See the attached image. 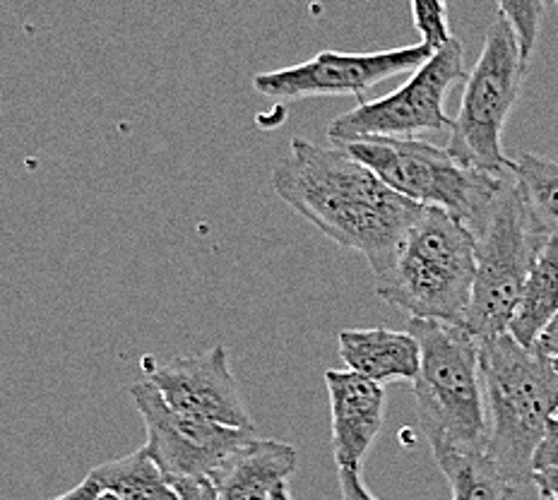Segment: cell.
<instances>
[{
	"label": "cell",
	"instance_id": "obj_13",
	"mask_svg": "<svg viewBox=\"0 0 558 500\" xmlns=\"http://www.w3.org/2000/svg\"><path fill=\"white\" fill-rule=\"evenodd\" d=\"M296 464L299 452L289 443L251 436L213 479L217 500H267Z\"/></svg>",
	"mask_w": 558,
	"mask_h": 500
},
{
	"label": "cell",
	"instance_id": "obj_21",
	"mask_svg": "<svg viewBox=\"0 0 558 500\" xmlns=\"http://www.w3.org/2000/svg\"><path fill=\"white\" fill-rule=\"evenodd\" d=\"M554 467H558V418H551V422L546 424L544 438L539 440L537 450H534L532 474L542 469H554Z\"/></svg>",
	"mask_w": 558,
	"mask_h": 500
},
{
	"label": "cell",
	"instance_id": "obj_31",
	"mask_svg": "<svg viewBox=\"0 0 558 500\" xmlns=\"http://www.w3.org/2000/svg\"><path fill=\"white\" fill-rule=\"evenodd\" d=\"M554 418H558V406H556V414H554Z\"/></svg>",
	"mask_w": 558,
	"mask_h": 500
},
{
	"label": "cell",
	"instance_id": "obj_12",
	"mask_svg": "<svg viewBox=\"0 0 558 500\" xmlns=\"http://www.w3.org/2000/svg\"><path fill=\"white\" fill-rule=\"evenodd\" d=\"M325 386L330 394L337 469L362 472L368 450L386 424V390L352 370H328Z\"/></svg>",
	"mask_w": 558,
	"mask_h": 500
},
{
	"label": "cell",
	"instance_id": "obj_20",
	"mask_svg": "<svg viewBox=\"0 0 558 500\" xmlns=\"http://www.w3.org/2000/svg\"><path fill=\"white\" fill-rule=\"evenodd\" d=\"M410 3L414 27L422 37V44H426L432 51L446 46L452 39L446 0H410Z\"/></svg>",
	"mask_w": 558,
	"mask_h": 500
},
{
	"label": "cell",
	"instance_id": "obj_22",
	"mask_svg": "<svg viewBox=\"0 0 558 500\" xmlns=\"http://www.w3.org/2000/svg\"><path fill=\"white\" fill-rule=\"evenodd\" d=\"M337 479H340V493L342 500H378L374 493L364 486L359 472L349 469H337Z\"/></svg>",
	"mask_w": 558,
	"mask_h": 500
},
{
	"label": "cell",
	"instance_id": "obj_30",
	"mask_svg": "<svg viewBox=\"0 0 558 500\" xmlns=\"http://www.w3.org/2000/svg\"><path fill=\"white\" fill-rule=\"evenodd\" d=\"M539 500H558V498H554V496H544V493H539Z\"/></svg>",
	"mask_w": 558,
	"mask_h": 500
},
{
	"label": "cell",
	"instance_id": "obj_24",
	"mask_svg": "<svg viewBox=\"0 0 558 500\" xmlns=\"http://www.w3.org/2000/svg\"><path fill=\"white\" fill-rule=\"evenodd\" d=\"M532 349L546 358L558 356V313H556V318L546 325L544 332L537 337V342H534Z\"/></svg>",
	"mask_w": 558,
	"mask_h": 500
},
{
	"label": "cell",
	"instance_id": "obj_4",
	"mask_svg": "<svg viewBox=\"0 0 558 500\" xmlns=\"http://www.w3.org/2000/svg\"><path fill=\"white\" fill-rule=\"evenodd\" d=\"M474 284V234L440 207H424L390 267L376 277V296L418 320L462 328Z\"/></svg>",
	"mask_w": 558,
	"mask_h": 500
},
{
	"label": "cell",
	"instance_id": "obj_3",
	"mask_svg": "<svg viewBox=\"0 0 558 500\" xmlns=\"http://www.w3.org/2000/svg\"><path fill=\"white\" fill-rule=\"evenodd\" d=\"M422 364L412 380L418 426L434 458L444 452H484L488 418L482 386L480 342L458 325L418 320L407 322Z\"/></svg>",
	"mask_w": 558,
	"mask_h": 500
},
{
	"label": "cell",
	"instance_id": "obj_10",
	"mask_svg": "<svg viewBox=\"0 0 558 500\" xmlns=\"http://www.w3.org/2000/svg\"><path fill=\"white\" fill-rule=\"evenodd\" d=\"M432 53L422 41L376 53L320 51L304 63L253 75V89L263 97L282 101L344 95L364 101L366 92L395 75L412 73Z\"/></svg>",
	"mask_w": 558,
	"mask_h": 500
},
{
	"label": "cell",
	"instance_id": "obj_6",
	"mask_svg": "<svg viewBox=\"0 0 558 500\" xmlns=\"http://www.w3.org/2000/svg\"><path fill=\"white\" fill-rule=\"evenodd\" d=\"M527 61L520 53L513 29L506 20H494L486 29L480 61L464 77L462 101L450 125L446 153L458 164L504 176L510 157L504 153L508 115L518 103Z\"/></svg>",
	"mask_w": 558,
	"mask_h": 500
},
{
	"label": "cell",
	"instance_id": "obj_2",
	"mask_svg": "<svg viewBox=\"0 0 558 500\" xmlns=\"http://www.w3.org/2000/svg\"><path fill=\"white\" fill-rule=\"evenodd\" d=\"M488 418L484 455L515 488L532 481V460L558 406L551 358L518 344L508 332L480 342Z\"/></svg>",
	"mask_w": 558,
	"mask_h": 500
},
{
	"label": "cell",
	"instance_id": "obj_1",
	"mask_svg": "<svg viewBox=\"0 0 558 500\" xmlns=\"http://www.w3.org/2000/svg\"><path fill=\"white\" fill-rule=\"evenodd\" d=\"M279 200L344 251L362 253L374 277L390 267L422 205L388 188L344 149L292 139L272 171Z\"/></svg>",
	"mask_w": 558,
	"mask_h": 500
},
{
	"label": "cell",
	"instance_id": "obj_16",
	"mask_svg": "<svg viewBox=\"0 0 558 500\" xmlns=\"http://www.w3.org/2000/svg\"><path fill=\"white\" fill-rule=\"evenodd\" d=\"M87 476L101 493H111L121 500H181L145 446L131 455L99 464Z\"/></svg>",
	"mask_w": 558,
	"mask_h": 500
},
{
	"label": "cell",
	"instance_id": "obj_29",
	"mask_svg": "<svg viewBox=\"0 0 558 500\" xmlns=\"http://www.w3.org/2000/svg\"><path fill=\"white\" fill-rule=\"evenodd\" d=\"M551 366H554V370L558 374V356H556V358H551Z\"/></svg>",
	"mask_w": 558,
	"mask_h": 500
},
{
	"label": "cell",
	"instance_id": "obj_8",
	"mask_svg": "<svg viewBox=\"0 0 558 500\" xmlns=\"http://www.w3.org/2000/svg\"><path fill=\"white\" fill-rule=\"evenodd\" d=\"M464 77V46L452 37L412 70L402 87L374 101H359L356 109L337 115L328 125V137L342 147L364 137H412L418 131H444L452 125L446 97Z\"/></svg>",
	"mask_w": 558,
	"mask_h": 500
},
{
	"label": "cell",
	"instance_id": "obj_15",
	"mask_svg": "<svg viewBox=\"0 0 558 500\" xmlns=\"http://www.w3.org/2000/svg\"><path fill=\"white\" fill-rule=\"evenodd\" d=\"M558 313V239L549 236L534 258L522 284L518 306L508 325V334L522 346L532 349Z\"/></svg>",
	"mask_w": 558,
	"mask_h": 500
},
{
	"label": "cell",
	"instance_id": "obj_28",
	"mask_svg": "<svg viewBox=\"0 0 558 500\" xmlns=\"http://www.w3.org/2000/svg\"><path fill=\"white\" fill-rule=\"evenodd\" d=\"M95 500H121V498H116V496H111V493H101V491H99V496H97Z\"/></svg>",
	"mask_w": 558,
	"mask_h": 500
},
{
	"label": "cell",
	"instance_id": "obj_7",
	"mask_svg": "<svg viewBox=\"0 0 558 500\" xmlns=\"http://www.w3.org/2000/svg\"><path fill=\"white\" fill-rule=\"evenodd\" d=\"M340 149L422 207H440L470 229L501 188L504 176H488L458 164L446 149L414 137H364Z\"/></svg>",
	"mask_w": 558,
	"mask_h": 500
},
{
	"label": "cell",
	"instance_id": "obj_25",
	"mask_svg": "<svg viewBox=\"0 0 558 500\" xmlns=\"http://www.w3.org/2000/svg\"><path fill=\"white\" fill-rule=\"evenodd\" d=\"M532 481L537 484L539 493L558 498V467H554V469L534 472V474H532Z\"/></svg>",
	"mask_w": 558,
	"mask_h": 500
},
{
	"label": "cell",
	"instance_id": "obj_9",
	"mask_svg": "<svg viewBox=\"0 0 558 500\" xmlns=\"http://www.w3.org/2000/svg\"><path fill=\"white\" fill-rule=\"evenodd\" d=\"M131 398L145 424V450L171 484H213V479L225 469L231 455L251 436H255V431H239V428L209 424L203 422V418L171 410L149 382H137V386H133Z\"/></svg>",
	"mask_w": 558,
	"mask_h": 500
},
{
	"label": "cell",
	"instance_id": "obj_26",
	"mask_svg": "<svg viewBox=\"0 0 558 500\" xmlns=\"http://www.w3.org/2000/svg\"><path fill=\"white\" fill-rule=\"evenodd\" d=\"M99 496V488H97V484L89 479L85 481H80L75 488H70V491H65L63 496H58V498H51V500H95Z\"/></svg>",
	"mask_w": 558,
	"mask_h": 500
},
{
	"label": "cell",
	"instance_id": "obj_11",
	"mask_svg": "<svg viewBox=\"0 0 558 500\" xmlns=\"http://www.w3.org/2000/svg\"><path fill=\"white\" fill-rule=\"evenodd\" d=\"M147 382L171 410L209 424L255 431L222 344L203 354L173 358L167 366L155 368Z\"/></svg>",
	"mask_w": 558,
	"mask_h": 500
},
{
	"label": "cell",
	"instance_id": "obj_5",
	"mask_svg": "<svg viewBox=\"0 0 558 500\" xmlns=\"http://www.w3.org/2000/svg\"><path fill=\"white\" fill-rule=\"evenodd\" d=\"M472 234L474 284L462 330L476 342H484L508 332L522 284L546 241L534 224L510 171L482 217L476 219Z\"/></svg>",
	"mask_w": 558,
	"mask_h": 500
},
{
	"label": "cell",
	"instance_id": "obj_23",
	"mask_svg": "<svg viewBox=\"0 0 558 500\" xmlns=\"http://www.w3.org/2000/svg\"><path fill=\"white\" fill-rule=\"evenodd\" d=\"M181 500H217L215 488L209 481H173Z\"/></svg>",
	"mask_w": 558,
	"mask_h": 500
},
{
	"label": "cell",
	"instance_id": "obj_19",
	"mask_svg": "<svg viewBox=\"0 0 558 500\" xmlns=\"http://www.w3.org/2000/svg\"><path fill=\"white\" fill-rule=\"evenodd\" d=\"M501 20H506L513 29L520 53L530 61L534 46L539 41L542 20H544V0H496Z\"/></svg>",
	"mask_w": 558,
	"mask_h": 500
},
{
	"label": "cell",
	"instance_id": "obj_14",
	"mask_svg": "<svg viewBox=\"0 0 558 500\" xmlns=\"http://www.w3.org/2000/svg\"><path fill=\"white\" fill-rule=\"evenodd\" d=\"M337 342H340V356L347 370L376 382V386L414 380L418 364H422V349L407 330H342Z\"/></svg>",
	"mask_w": 558,
	"mask_h": 500
},
{
	"label": "cell",
	"instance_id": "obj_27",
	"mask_svg": "<svg viewBox=\"0 0 558 500\" xmlns=\"http://www.w3.org/2000/svg\"><path fill=\"white\" fill-rule=\"evenodd\" d=\"M267 500H294V498H292V493H289V486L282 484V486L275 488V491L270 493V498H267Z\"/></svg>",
	"mask_w": 558,
	"mask_h": 500
},
{
	"label": "cell",
	"instance_id": "obj_17",
	"mask_svg": "<svg viewBox=\"0 0 558 500\" xmlns=\"http://www.w3.org/2000/svg\"><path fill=\"white\" fill-rule=\"evenodd\" d=\"M510 176L542 234L558 239V161L522 153L510 159Z\"/></svg>",
	"mask_w": 558,
	"mask_h": 500
},
{
	"label": "cell",
	"instance_id": "obj_18",
	"mask_svg": "<svg viewBox=\"0 0 558 500\" xmlns=\"http://www.w3.org/2000/svg\"><path fill=\"white\" fill-rule=\"evenodd\" d=\"M450 484L452 500H510L518 488L498 474L484 452H444L436 458Z\"/></svg>",
	"mask_w": 558,
	"mask_h": 500
}]
</instances>
